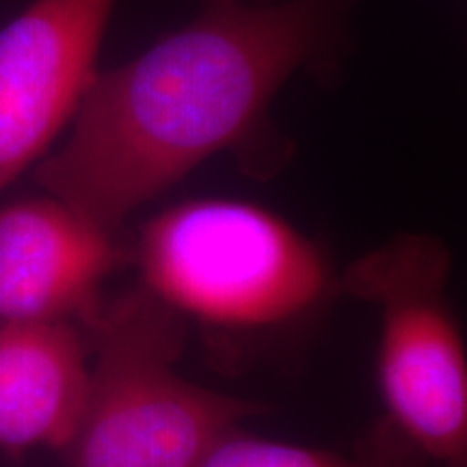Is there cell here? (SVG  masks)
I'll use <instances>...</instances> for the list:
<instances>
[{"instance_id": "cell-7", "label": "cell", "mask_w": 467, "mask_h": 467, "mask_svg": "<svg viewBox=\"0 0 467 467\" xmlns=\"http://www.w3.org/2000/svg\"><path fill=\"white\" fill-rule=\"evenodd\" d=\"M87 347L76 323H0V448L67 452L89 394Z\"/></svg>"}, {"instance_id": "cell-9", "label": "cell", "mask_w": 467, "mask_h": 467, "mask_svg": "<svg viewBox=\"0 0 467 467\" xmlns=\"http://www.w3.org/2000/svg\"><path fill=\"white\" fill-rule=\"evenodd\" d=\"M219 3H238V0H219Z\"/></svg>"}, {"instance_id": "cell-2", "label": "cell", "mask_w": 467, "mask_h": 467, "mask_svg": "<svg viewBox=\"0 0 467 467\" xmlns=\"http://www.w3.org/2000/svg\"><path fill=\"white\" fill-rule=\"evenodd\" d=\"M91 334L89 394L72 467H200L221 437L266 411L182 377V318L139 288L102 303Z\"/></svg>"}, {"instance_id": "cell-1", "label": "cell", "mask_w": 467, "mask_h": 467, "mask_svg": "<svg viewBox=\"0 0 467 467\" xmlns=\"http://www.w3.org/2000/svg\"><path fill=\"white\" fill-rule=\"evenodd\" d=\"M342 20V0H210L143 55L93 74L35 182L117 232L203 161L265 137L279 89L336 50Z\"/></svg>"}, {"instance_id": "cell-5", "label": "cell", "mask_w": 467, "mask_h": 467, "mask_svg": "<svg viewBox=\"0 0 467 467\" xmlns=\"http://www.w3.org/2000/svg\"><path fill=\"white\" fill-rule=\"evenodd\" d=\"M115 0H33L0 28V191L37 165L98 72Z\"/></svg>"}, {"instance_id": "cell-4", "label": "cell", "mask_w": 467, "mask_h": 467, "mask_svg": "<svg viewBox=\"0 0 467 467\" xmlns=\"http://www.w3.org/2000/svg\"><path fill=\"white\" fill-rule=\"evenodd\" d=\"M448 275L441 241L405 234L355 260L342 288L379 307L377 379L389 420L426 457L463 467L467 355Z\"/></svg>"}, {"instance_id": "cell-6", "label": "cell", "mask_w": 467, "mask_h": 467, "mask_svg": "<svg viewBox=\"0 0 467 467\" xmlns=\"http://www.w3.org/2000/svg\"><path fill=\"white\" fill-rule=\"evenodd\" d=\"M119 262L115 230L48 192L0 206V323L85 327Z\"/></svg>"}, {"instance_id": "cell-3", "label": "cell", "mask_w": 467, "mask_h": 467, "mask_svg": "<svg viewBox=\"0 0 467 467\" xmlns=\"http://www.w3.org/2000/svg\"><path fill=\"white\" fill-rule=\"evenodd\" d=\"M141 288L180 318L227 329L290 323L329 295L318 244L271 210L192 200L162 210L139 241Z\"/></svg>"}, {"instance_id": "cell-8", "label": "cell", "mask_w": 467, "mask_h": 467, "mask_svg": "<svg viewBox=\"0 0 467 467\" xmlns=\"http://www.w3.org/2000/svg\"><path fill=\"white\" fill-rule=\"evenodd\" d=\"M200 467H361L342 454L301 443L262 440L234 429L210 448Z\"/></svg>"}]
</instances>
